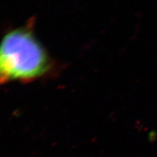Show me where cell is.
<instances>
[{"mask_svg":"<svg viewBox=\"0 0 157 157\" xmlns=\"http://www.w3.org/2000/svg\"><path fill=\"white\" fill-rule=\"evenodd\" d=\"M58 69L35 35L34 22L7 31L0 41V85L34 82L53 76Z\"/></svg>","mask_w":157,"mask_h":157,"instance_id":"cell-1","label":"cell"}]
</instances>
